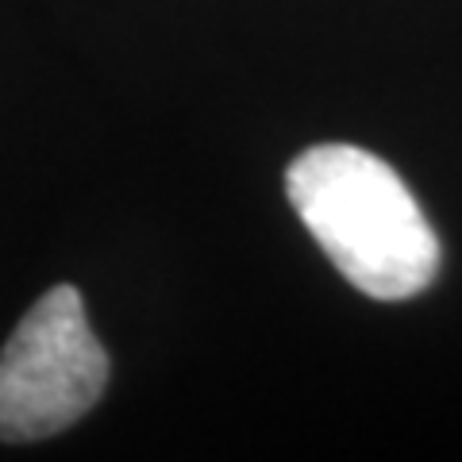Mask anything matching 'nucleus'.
I'll use <instances>...</instances> for the list:
<instances>
[{
	"label": "nucleus",
	"mask_w": 462,
	"mask_h": 462,
	"mask_svg": "<svg viewBox=\"0 0 462 462\" xmlns=\"http://www.w3.org/2000/svg\"><path fill=\"white\" fill-rule=\"evenodd\" d=\"M312 239L358 293L409 300L436 282L439 239L397 170L351 143H320L285 170Z\"/></svg>",
	"instance_id": "f257e3e1"
},
{
	"label": "nucleus",
	"mask_w": 462,
	"mask_h": 462,
	"mask_svg": "<svg viewBox=\"0 0 462 462\" xmlns=\"http://www.w3.org/2000/svg\"><path fill=\"white\" fill-rule=\"evenodd\" d=\"M108 385V351L74 285L47 289L0 351V439L32 443L66 431Z\"/></svg>",
	"instance_id": "f03ea898"
}]
</instances>
